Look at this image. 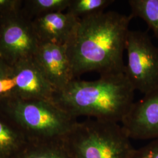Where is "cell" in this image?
Instances as JSON below:
<instances>
[{
    "label": "cell",
    "mask_w": 158,
    "mask_h": 158,
    "mask_svg": "<svg viewBox=\"0 0 158 158\" xmlns=\"http://www.w3.org/2000/svg\"><path fill=\"white\" fill-rule=\"evenodd\" d=\"M133 18L108 11L79 19L66 45L75 79L91 72L100 77L124 74V53Z\"/></svg>",
    "instance_id": "cell-1"
},
{
    "label": "cell",
    "mask_w": 158,
    "mask_h": 158,
    "mask_svg": "<svg viewBox=\"0 0 158 158\" xmlns=\"http://www.w3.org/2000/svg\"><path fill=\"white\" fill-rule=\"evenodd\" d=\"M134 91L124 74L94 81L75 79L55 91L52 101L76 118L121 124L134 102Z\"/></svg>",
    "instance_id": "cell-2"
},
{
    "label": "cell",
    "mask_w": 158,
    "mask_h": 158,
    "mask_svg": "<svg viewBox=\"0 0 158 158\" xmlns=\"http://www.w3.org/2000/svg\"><path fill=\"white\" fill-rule=\"evenodd\" d=\"M0 111L32 143L63 141L78 122L51 100L10 98Z\"/></svg>",
    "instance_id": "cell-3"
},
{
    "label": "cell",
    "mask_w": 158,
    "mask_h": 158,
    "mask_svg": "<svg viewBox=\"0 0 158 158\" xmlns=\"http://www.w3.org/2000/svg\"><path fill=\"white\" fill-rule=\"evenodd\" d=\"M63 143L72 158H131L135 148L121 124L86 118Z\"/></svg>",
    "instance_id": "cell-4"
},
{
    "label": "cell",
    "mask_w": 158,
    "mask_h": 158,
    "mask_svg": "<svg viewBox=\"0 0 158 158\" xmlns=\"http://www.w3.org/2000/svg\"><path fill=\"white\" fill-rule=\"evenodd\" d=\"M128 62L124 74L134 90L147 94L158 89V47L149 35L129 31L125 43Z\"/></svg>",
    "instance_id": "cell-5"
},
{
    "label": "cell",
    "mask_w": 158,
    "mask_h": 158,
    "mask_svg": "<svg viewBox=\"0 0 158 158\" xmlns=\"http://www.w3.org/2000/svg\"><path fill=\"white\" fill-rule=\"evenodd\" d=\"M32 19L22 11L0 19V57L12 66L34 57L40 46Z\"/></svg>",
    "instance_id": "cell-6"
},
{
    "label": "cell",
    "mask_w": 158,
    "mask_h": 158,
    "mask_svg": "<svg viewBox=\"0 0 158 158\" xmlns=\"http://www.w3.org/2000/svg\"><path fill=\"white\" fill-rule=\"evenodd\" d=\"M121 125L131 139H158V89L134 102Z\"/></svg>",
    "instance_id": "cell-7"
},
{
    "label": "cell",
    "mask_w": 158,
    "mask_h": 158,
    "mask_svg": "<svg viewBox=\"0 0 158 158\" xmlns=\"http://www.w3.org/2000/svg\"><path fill=\"white\" fill-rule=\"evenodd\" d=\"M34 59L55 91L75 79L66 45L40 42Z\"/></svg>",
    "instance_id": "cell-8"
},
{
    "label": "cell",
    "mask_w": 158,
    "mask_h": 158,
    "mask_svg": "<svg viewBox=\"0 0 158 158\" xmlns=\"http://www.w3.org/2000/svg\"><path fill=\"white\" fill-rule=\"evenodd\" d=\"M15 77V97L22 100L52 101L55 89L34 57L13 65Z\"/></svg>",
    "instance_id": "cell-9"
},
{
    "label": "cell",
    "mask_w": 158,
    "mask_h": 158,
    "mask_svg": "<svg viewBox=\"0 0 158 158\" xmlns=\"http://www.w3.org/2000/svg\"><path fill=\"white\" fill-rule=\"evenodd\" d=\"M79 21L67 12L50 13L32 20L40 42L66 46L72 38Z\"/></svg>",
    "instance_id": "cell-10"
},
{
    "label": "cell",
    "mask_w": 158,
    "mask_h": 158,
    "mask_svg": "<svg viewBox=\"0 0 158 158\" xmlns=\"http://www.w3.org/2000/svg\"><path fill=\"white\" fill-rule=\"evenodd\" d=\"M28 143L17 127L0 111V158H16Z\"/></svg>",
    "instance_id": "cell-11"
},
{
    "label": "cell",
    "mask_w": 158,
    "mask_h": 158,
    "mask_svg": "<svg viewBox=\"0 0 158 158\" xmlns=\"http://www.w3.org/2000/svg\"><path fill=\"white\" fill-rule=\"evenodd\" d=\"M16 158H72L62 142H28Z\"/></svg>",
    "instance_id": "cell-12"
},
{
    "label": "cell",
    "mask_w": 158,
    "mask_h": 158,
    "mask_svg": "<svg viewBox=\"0 0 158 158\" xmlns=\"http://www.w3.org/2000/svg\"><path fill=\"white\" fill-rule=\"evenodd\" d=\"M133 17H138L147 23L158 40V0H129Z\"/></svg>",
    "instance_id": "cell-13"
},
{
    "label": "cell",
    "mask_w": 158,
    "mask_h": 158,
    "mask_svg": "<svg viewBox=\"0 0 158 158\" xmlns=\"http://www.w3.org/2000/svg\"><path fill=\"white\" fill-rule=\"evenodd\" d=\"M70 1L71 0L23 1L22 11L32 20L48 14L67 11Z\"/></svg>",
    "instance_id": "cell-14"
},
{
    "label": "cell",
    "mask_w": 158,
    "mask_h": 158,
    "mask_svg": "<svg viewBox=\"0 0 158 158\" xmlns=\"http://www.w3.org/2000/svg\"><path fill=\"white\" fill-rule=\"evenodd\" d=\"M114 0H71L66 12L81 19L104 12Z\"/></svg>",
    "instance_id": "cell-15"
},
{
    "label": "cell",
    "mask_w": 158,
    "mask_h": 158,
    "mask_svg": "<svg viewBox=\"0 0 158 158\" xmlns=\"http://www.w3.org/2000/svg\"><path fill=\"white\" fill-rule=\"evenodd\" d=\"M15 97L14 67L0 57V102Z\"/></svg>",
    "instance_id": "cell-16"
},
{
    "label": "cell",
    "mask_w": 158,
    "mask_h": 158,
    "mask_svg": "<svg viewBox=\"0 0 158 158\" xmlns=\"http://www.w3.org/2000/svg\"><path fill=\"white\" fill-rule=\"evenodd\" d=\"M131 158H158V139L135 149Z\"/></svg>",
    "instance_id": "cell-17"
},
{
    "label": "cell",
    "mask_w": 158,
    "mask_h": 158,
    "mask_svg": "<svg viewBox=\"0 0 158 158\" xmlns=\"http://www.w3.org/2000/svg\"><path fill=\"white\" fill-rule=\"evenodd\" d=\"M23 4L22 0H0V19L20 11Z\"/></svg>",
    "instance_id": "cell-18"
}]
</instances>
